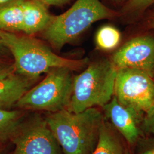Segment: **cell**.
<instances>
[{"label":"cell","instance_id":"cell-6","mask_svg":"<svg viewBox=\"0 0 154 154\" xmlns=\"http://www.w3.org/2000/svg\"><path fill=\"white\" fill-rule=\"evenodd\" d=\"M114 95L120 104L144 115L154 105V79L137 69H118Z\"/></svg>","mask_w":154,"mask_h":154},{"label":"cell","instance_id":"cell-14","mask_svg":"<svg viewBox=\"0 0 154 154\" xmlns=\"http://www.w3.org/2000/svg\"><path fill=\"white\" fill-rule=\"evenodd\" d=\"M23 111L0 108V142L11 140L23 121Z\"/></svg>","mask_w":154,"mask_h":154},{"label":"cell","instance_id":"cell-25","mask_svg":"<svg viewBox=\"0 0 154 154\" xmlns=\"http://www.w3.org/2000/svg\"><path fill=\"white\" fill-rule=\"evenodd\" d=\"M0 154H4V153L2 150H0Z\"/></svg>","mask_w":154,"mask_h":154},{"label":"cell","instance_id":"cell-4","mask_svg":"<svg viewBox=\"0 0 154 154\" xmlns=\"http://www.w3.org/2000/svg\"><path fill=\"white\" fill-rule=\"evenodd\" d=\"M99 0H77L61 15L54 16L44 30L45 38L55 50H61L88 29L94 22L117 16Z\"/></svg>","mask_w":154,"mask_h":154},{"label":"cell","instance_id":"cell-12","mask_svg":"<svg viewBox=\"0 0 154 154\" xmlns=\"http://www.w3.org/2000/svg\"><path fill=\"white\" fill-rule=\"evenodd\" d=\"M122 138L105 118L100 127L98 142L92 154H127Z\"/></svg>","mask_w":154,"mask_h":154},{"label":"cell","instance_id":"cell-1","mask_svg":"<svg viewBox=\"0 0 154 154\" xmlns=\"http://www.w3.org/2000/svg\"><path fill=\"white\" fill-rule=\"evenodd\" d=\"M104 114L97 107L80 112L67 109L45 118L64 154H92L99 140Z\"/></svg>","mask_w":154,"mask_h":154},{"label":"cell","instance_id":"cell-21","mask_svg":"<svg viewBox=\"0 0 154 154\" xmlns=\"http://www.w3.org/2000/svg\"><path fill=\"white\" fill-rule=\"evenodd\" d=\"M7 52H9L8 50L5 47V46L2 44L0 39V57H1L3 55H6Z\"/></svg>","mask_w":154,"mask_h":154},{"label":"cell","instance_id":"cell-9","mask_svg":"<svg viewBox=\"0 0 154 154\" xmlns=\"http://www.w3.org/2000/svg\"><path fill=\"white\" fill-rule=\"evenodd\" d=\"M102 108L105 118L127 143L135 146L143 135L141 123L144 114L120 104L114 95Z\"/></svg>","mask_w":154,"mask_h":154},{"label":"cell","instance_id":"cell-20","mask_svg":"<svg viewBox=\"0 0 154 154\" xmlns=\"http://www.w3.org/2000/svg\"><path fill=\"white\" fill-rule=\"evenodd\" d=\"M48 6H62L67 4L70 0H41Z\"/></svg>","mask_w":154,"mask_h":154},{"label":"cell","instance_id":"cell-24","mask_svg":"<svg viewBox=\"0 0 154 154\" xmlns=\"http://www.w3.org/2000/svg\"><path fill=\"white\" fill-rule=\"evenodd\" d=\"M110 1L116 4H121L122 2H125L126 0H110Z\"/></svg>","mask_w":154,"mask_h":154},{"label":"cell","instance_id":"cell-10","mask_svg":"<svg viewBox=\"0 0 154 154\" xmlns=\"http://www.w3.org/2000/svg\"><path fill=\"white\" fill-rule=\"evenodd\" d=\"M53 16L48 5L41 0H24L22 32L28 35L44 31L51 22Z\"/></svg>","mask_w":154,"mask_h":154},{"label":"cell","instance_id":"cell-26","mask_svg":"<svg viewBox=\"0 0 154 154\" xmlns=\"http://www.w3.org/2000/svg\"><path fill=\"white\" fill-rule=\"evenodd\" d=\"M127 154H131V153H130V152H129V151H127Z\"/></svg>","mask_w":154,"mask_h":154},{"label":"cell","instance_id":"cell-16","mask_svg":"<svg viewBox=\"0 0 154 154\" xmlns=\"http://www.w3.org/2000/svg\"><path fill=\"white\" fill-rule=\"evenodd\" d=\"M154 4V0H127L121 13L126 16H138Z\"/></svg>","mask_w":154,"mask_h":154},{"label":"cell","instance_id":"cell-27","mask_svg":"<svg viewBox=\"0 0 154 154\" xmlns=\"http://www.w3.org/2000/svg\"></svg>","mask_w":154,"mask_h":154},{"label":"cell","instance_id":"cell-3","mask_svg":"<svg viewBox=\"0 0 154 154\" xmlns=\"http://www.w3.org/2000/svg\"><path fill=\"white\" fill-rule=\"evenodd\" d=\"M116 72L111 60L91 63L84 72L74 77L72 97L66 109L77 113L105 106L114 95Z\"/></svg>","mask_w":154,"mask_h":154},{"label":"cell","instance_id":"cell-18","mask_svg":"<svg viewBox=\"0 0 154 154\" xmlns=\"http://www.w3.org/2000/svg\"><path fill=\"white\" fill-rule=\"evenodd\" d=\"M141 129L142 132L154 137V105L144 115Z\"/></svg>","mask_w":154,"mask_h":154},{"label":"cell","instance_id":"cell-22","mask_svg":"<svg viewBox=\"0 0 154 154\" xmlns=\"http://www.w3.org/2000/svg\"><path fill=\"white\" fill-rule=\"evenodd\" d=\"M17 0H0V8Z\"/></svg>","mask_w":154,"mask_h":154},{"label":"cell","instance_id":"cell-17","mask_svg":"<svg viewBox=\"0 0 154 154\" xmlns=\"http://www.w3.org/2000/svg\"><path fill=\"white\" fill-rule=\"evenodd\" d=\"M135 146V154H154V137H142Z\"/></svg>","mask_w":154,"mask_h":154},{"label":"cell","instance_id":"cell-8","mask_svg":"<svg viewBox=\"0 0 154 154\" xmlns=\"http://www.w3.org/2000/svg\"><path fill=\"white\" fill-rule=\"evenodd\" d=\"M111 61L117 70L137 69L154 78V37L143 35L128 41L113 54Z\"/></svg>","mask_w":154,"mask_h":154},{"label":"cell","instance_id":"cell-19","mask_svg":"<svg viewBox=\"0 0 154 154\" xmlns=\"http://www.w3.org/2000/svg\"><path fill=\"white\" fill-rule=\"evenodd\" d=\"M15 72L13 63L9 64L2 61L0 57V78L6 77Z\"/></svg>","mask_w":154,"mask_h":154},{"label":"cell","instance_id":"cell-13","mask_svg":"<svg viewBox=\"0 0 154 154\" xmlns=\"http://www.w3.org/2000/svg\"><path fill=\"white\" fill-rule=\"evenodd\" d=\"M23 2L24 0H17L0 8V31H23Z\"/></svg>","mask_w":154,"mask_h":154},{"label":"cell","instance_id":"cell-7","mask_svg":"<svg viewBox=\"0 0 154 154\" xmlns=\"http://www.w3.org/2000/svg\"><path fill=\"white\" fill-rule=\"evenodd\" d=\"M11 154H61V149L45 118L36 116L22 121L11 139Z\"/></svg>","mask_w":154,"mask_h":154},{"label":"cell","instance_id":"cell-11","mask_svg":"<svg viewBox=\"0 0 154 154\" xmlns=\"http://www.w3.org/2000/svg\"><path fill=\"white\" fill-rule=\"evenodd\" d=\"M35 80L14 72L0 78V108L7 109L15 105L28 90Z\"/></svg>","mask_w":154,"mask_h":154},{"label":"cell","instance_id":"cell-2","mask_svg":"<svg viewBox=\"0 0 154 154\" xmlns=\"http://www.w3.org/2000/svg\"><path fill=\"white\" fill-rule=\"evenodd\" d=\"M0 39L13 57L17 74L34 80L54 68L67 67L75 70L88 62L87 59L75 60L61 57L46 45L28 35L0 31Z\"/></svg>","mask_w":154,"mask_h":154},{"label":"cell","instance_id":"cell-15","mask_svg":"<svg viewBox=\"0 0 154 154\" xmlns=\"http://www.w3.org/2000/svg\"><path fill=\"white\" fill-rule=\"evenodd\" d=\"M121 34L115 27L106 25L100 28L95 36V42L100 49L109 51L114 49L119 44Z\"/></svg>","mask_w":154,"mask_h":154},{"label":"cell","instance_id":"cell-23","mask_svg":"<svg viewBox=\"0 0 154 154\" xmlns=\"http://www.w3.org/2000/svg\"><path fill=\"white\" fill-rule=\"evenodd\" d=\"M148 26L151 29H154V13L151 16L148 21Z\"/></svg>","mask_w":154,"mask_h":154},{"label":"cell","instance_id":"cell-5","mask_svg":"<svg viewBox=\"0 0 154 154\" xmlns=\"http://www.w3.org/2000/svg\"><path fill=\"white\" fill-rule=\"evenodd\" d=\"M72 71L67 67L52 69L41 82L30 88L15 106L22 110L45 111L50 113L66 109L72 92Z\"/></svg>","mask_w":154,"mask_h":154}]
</instances>
